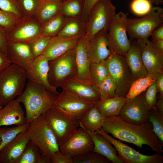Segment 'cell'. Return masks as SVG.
I'll return each instance as SVG.
<instances>
[{"label":"cell","mask_w":163,"mask_h":163,"mask_svg":"<svg viewBox=\"0 0 163 163\" xmlns=\"http://www.w3.org/2000/svg\"><path fill=\"white\" fill-rule=\"evenodd\" d=\"M151 3L155 5L162 4L163 3V0H148Z\"/></svg>","instance_id":"cell-54"},{"label":"cell","mask_w":163,"mask_h":163,"mask_svg":"<svg viewBox=\"0 0 163 163\" xmlns=\"http://www.w3.org/2000/svg\"><path fill=\"white\" fill-rule=\"evenodd\" d=\"M41 24L34 17L24 16L18 19L6 31L7 42L29 44L40 35Z\"/></svg>","instance_id":"cell-11"},{"label":"cell","mask_w":163,"mask_h":163,"mask_svg":"<svg viewBox=\"0 0 163 163\" xmlns=\"http://www.w3.org/2000/svg\"><path fill=\"white\" fill-rule=\"evenodd\" d=\"M67 18L60 12L42 24L39 36L52 37L57 36L62 28Z\"/></svg>","instance_id":"cell-31"},{"label":"cell","mask_w":163,"mask_h":163,"mask_svg":"<svg viewBox=\"0 0 163 163\" xmlns=\"http://www.w3.org/2000/svg\"><path fill=\"white\" fill-rule=\"evenodd\" d=\"M152 8L151 3L148 0H133L131 4L132 11L139 15H146Z\"/></svg>","instance_id":"cell-43"},{"label":"cell","mask_w":163,"mask_h":163,"mask_svg":"<svg viewBox=\"0 0 163 163\" xmlns=\"http://www.w3.org/2000/svg\"><path fill=\"white\" fill-rule=\"evenodd\" d=\"M11 64L6 55L0 50V73Z\"/></svg>","instance_id":"cell-49"},{"label":"cell","mask_w":163,"mask_h":163,"mask_svg":"<svg viewBox=\"0 0 163 163\" xmlns=\"http://www.w3.org/2000/svg\"><path fill=\"white\" fill-rule=\"evenodd\" d=\"M74 163H111L107 158L100 154L91 151L73 158Z\"/></svg>","instance_id":"cell-39"},{"label":"cell","mask_w":163,"mask_h":163,"mask_svg":"<svg viewBox=\"0 0 163 163\" xmlns=\"http://www.w3.org/2000/svg\"><path fill=\"white\" fill-rule=\"evenodd\" d=\"M28 130L30 141L38 147L42 155L51 158L59 150L54 135L42 115L30 123Z\"/></svg>","instance_id":"cell-7"},{"label":"cell","mask_w":163,"mask_h":163,"mask_svg":"<svg viewBox=\"0 0 163 163\" xmlns=\"http://www.w3.org/2000/svg\"><path fill=\"white\" fill-rule=\"evenodd\" d=\"M151 36L152 41L163 39V24L155 28L152 31Z\"/></svg>","instance_id":"cell-51"},{"label":"cell","mask_w":163,"mask_h":163,"mask_svg":"<svg viewBox=\"0 0 163 163\" xmlns=\"http://www.w3.org/2000/svg\"><path fill=\"white\" fill-rule=\"evenodd\" d=\"M108 30H102L89 40L87 52L91 63H98L104 60L111 51L108 47Z\"/></svg>","instance_id":"cell-20"},{"label":"cell","mask_w":163,"mask_h":163,"mask_svg":"<svg viewBox=\"0 0 163 163\" xmlns=\"http://www.w3.org/2000/svg\"><path fill=\"white\" fill-rule=\"evenodd\" d=\"M94 104L62 91L58 95L53 107L79 120Z\"/></svg>","instance_id":"cell-16"},{"label":"cell","mask_w":163,"mask_h":163,"mask_svg":"<svg viewBox=\"0 0 163 163\" xmlns=\"http://www.w3.org/2000/svg\"><path fill=\"white\" fill-rule=\"evenodd\" d=\"M102 129L114 138L132 143L139 148L142 149L143 145H145L157 153L163 152V142L155 134L151 123L149 122L137 125L113 116L105 118Z\"/></svg>","instance_id":"cell-1"},{"label":"cell","mask_w":163,"mask_h":163,"mask_svg":"<svg viewBox=\"0 0 163 163\" xmlns=\"http://www.w3.org/2000/svg\"><path fill=\"white\" fill-rule=\"evenodd\" d=\"M163 24V9L154 7L142 18H128L127 32L131 40L148 38L155 28Z\"/></svg>","instance_id":"cell-8"},{"label":"cell","mask_w":163,"mask_h":163,"mask_svg":"<svg viewBox=\"0 0 163 163\" xmlns=\"http://www.w3.org/2000/svg\"><path fill=\"white\" fill-rule=\"evenodd\" d=\"M30 123L12 127L0 128V150L11 141L20 132L28 129Z\"/></svg>","instance_id":"cell-33"},{"label":"cell","mask_w":163,"mask_h":163,"mask_svg":"<svg viewBox=\"0 0 163 163\" xmlns=\"http://www.w3.org/2000/svg\"><path fill=\"white\" fill-rule=\"evenodd\" d=\"M0 9L14 15L18 18L24 16L17 0H0Z\"/></svg>","instance_id":"cell-42"},{"label":"cell","mask_w":163,"mask_h":163,"mask_svg":"<svg viewBox=\"0 0 163 163\" xmlns=\"http://www.w3.org/2000/svg\"><path fill=\"white\" fill-rule=\"evenodd\" d=\"M124 56L131 71L134 81L148 75L136 41L134 40H131L129 48Z\"/></svg>","instance_id":"cell-25"},{"label":"cell","mask_w":163,"mask_h":163,"mask_svg":"<svg viewBox=\"0 0 163 163\" xmlns=\"http://www.w3.org/2000/svg\"><path fill=\"white\" fill-rule=\"evenodd\" d=\"M101 97V100L114 97L116 96V88L115 82L109 75L97 86Z\"/></svg>","instance_id":"cell-38"},{"label":"cell","mask_w":163,"mask_h":163,"mask_svg":"<svg viewBox=\"0 0 163 163\" xmlns=\"http://www.w3.org/2000/svg\"><path fill=\"white\" fill-rule=\"evenodd\" d=\"M24 16L34 17L39 5V0H17Z\"/></svg>","instance_id":"cell-41"},{"label":"cell","mask_w":163,"mask_h":163,"mask_svg":"<svg viewBox=\"0 0 163 163\" xmlns=\"http://www.w3.org/2000/svg\"><path fill=\"white\" fill-rule=\"evenodd\" d=\"M155 81L149 75L135 80L131 85L126 97L133 98L145 91Z\"/></svg>","instance_id":"cell-36"},{"label":"cell","mask_w":163,"mask_h":163,"mask_svg":"<svg viewBox=\"0 0 163 163\" xmlns=\"http://www.w3.org/2000/svg\"><path fill=\"white\" fill-rule=\"evenodd\" d=\"M158 90V92L159 93V95L163 96V72L158 74L155 78Z\"/></svg>","instance_id":"cell-50"},{"label":"cell","mask_w":163,"mask_h":163,"mask_svg":"<svg viewBox=\"0 0 163 163\" xmlns=\"http://www.w3.org/2000/svg\"><path fill=\"white\" fill-rule=\"evenodd\" d=\"M87 23L80 17L67 18L66 22L58 36L72 37L86 35Z\"/></svg>","instance_id":"cell-30"},{"label":"cell","mask_w":163,"mask_h":163,"mask_svg":"<svg viewBox=\"0 0 163 163\" xmlns=\"http://www.w3.org/2000/svg\"><path fill=\"white\" fill-rule=\"evenodd\" d=\"M155 107L158 112L163 115V96L159 95L158 99L157 98Z\"/></svg>","instance_id":"cell-52"},{"label":"cell","mask_w":163,"mask_h":163,"mask_svg":"<svg viewBox=\"0 0 163 163\" xmlns=\"http://www.w3.org/2000/svg\"><path fill=\"white\" fill-rule=\"evenodd\" d=\"M115 96L113 98L103 100L94 104L100 112L105 118L119 116L121 110L128 99Z\"/></svg>","instance_id":"cell-29"},{"label":"cell","mask_w":163,"mask_h":163,"mask_svg":"<svg viewBox=\"0 0 163 163\" xmlns=\"http://www.w3.org/2000/svg\"><path fill=\"white\" fill-rule=\"evenodd\" d=\"M93 148V142L89 133L80 126L59 146V150L62 153L72 158L92 151Z\"/></svg>","instance_id":"cell-15"},{"label":"cell","mask_w":163,"mask_h":163,"mask_svg":"<svg viewBox=\"0 0 163 163\" xmlns=\"http://www.w3.org/2000/svg\"><path fill=\"white\" fill-rule=\"evenodd\" d=\"M89 40L86 35L81 36L75 46V59L77 71L75 78L85 83L94 84L91 75V62L87 52V47Z\"/></svg>","instance_id":"cell-17"},{"label":"cell","mask_w":163,"mask_h":163,"mask_svg":"<svg viewBox=\"0 0 163 163\" xmlns=\"http://www.w3.org/2000/svg\"><path fill=\"white\" fill-rule=\"evenodd\" d=\"M85 3V0H65L62 1L60 13L66 18H81Z\"/></svg>","instance_id":"cell-32"},{"label":"cell","mask_w":163,"mask_h":163,"mask_svg":"<svg viewBox=\"0 0 163 163\" xmlns=\"http://www.w3.org/2000/svg\"><path fill=\"white\" fill-rule=\"evenodd\" d=\"M65 0H63V1H65Z\"/></svg>","instance_id":"cell-56"},{"label":"cell","mask_w":163,"mask_h":163,"mask_svg":"<svg viewBox=\"0 0 163 163\" xmlns=\"http://www.w3.org/2000/svg\"><path fill=\"white\" fill-rule=\"evenodd\" d=\"M63 0H39L34 17L41 24L60 12Z\"/></svg>","instance_id":"cell-27"},{"label":"cell","mask_w":163,"mask_h":163,"mask_svg":"<svg viewBox=\"0 0 163 163\" xmlns=\"http://www.w3.org/2000/svg\"><path fill=\"white\" fill-rule=\"evenodd\" d=\"M52 37L39 36L29 43L34 59L41 54L49 43Z\"/></svg>","instance_id":"cell-40"},{"label":"cell","mask_w":163,"mask_h":163,"mask_svg":"<svg viewBox=\"0 0 163 163\" xmlns=\"http://www.w3.org/2000/svg\"><path fill=\"white\" fill-rule=\"evenodd\" d=\"M49 83L56 88L61 87L67 81L75 78L77 74L75 48L57 58L49 61Z\"/></svg>","instance_id":"cell-6"},{"label":"cell","mask_w":163,"mask_h":163,"mask_svg":"<svg viewBox=\"0 0 163 163\" xmlns=\"http://www.w3.org/2000/svg\"><path fill=\"white\" fill-rule=\"evenodd\" d=\"M145 91L133 98H128L119 117L129 123L139 125L148 122L149 109L145 102Z\"/></svg>","instance_id":"cell-14"},{"label":"cell","mask_w":163,"mask_h":163,"mask_svg":"<svg viewBox=\"0 0 163 163\" xmlns=\"http://www.w3.org/2000/svg\"><path fill=\"white\" fill-rule=\"evenodd\" d=\"M42 115L53 131L59 146L80 127L79 120L54 107Z\"/></svg>","instance_id":"cell-4"},{"label":"cell","mask_w":163,"mask_h":163,"mask_svg":"<svg viewBox=\"0 0 163 163\" xmlns=\"http://www.w3.org/2000/svg\"><path fill=\"white\" fill-rule=\"evenodd\" d=\"M128 14L122 11L116 13L110 23L108 32L109 49L123 56L129 49L131 42L126 34Z\"/></svg>","instance_id":"cell-9"},{"label":"cell","mask_w":163,"mask_h":163,"mask_svg":"<svg viewBox=\"0 0 163 163\" xmlns=\"http://www.w3.org/2000/svg\"><path fill=\"white\" fill-rule=\"evenodd\" d=\"M88 132L93 142L92 151L104 156L112 163H123L117 155L116 149L109 140L96 132Z\"/></svg>","instance_id":"cell-26"},{"label":"cell","mask_w":163,"mask_h":163,"mask_svg":"<svg viewBox=\"0 0 163 163\" xmlns=\"http://www.w3.org/2000/svg\"><path fill=\"white\" fill-rule=\"evenodd\" d=\"M41 155L38 147L30 140L15 163H39Z\"/></svg>","instance_id":"cell-34"},{"label":"cell","mask_w":163,"mask_h":163,"mask_svg":"<svg viewBox=\"0 0 163 163\" xmlns=\"http://www.w3.org/2000/svg\"><path fill=\"white\" fill-rule=\"evenodd\" d=\"M136 42L148 75L155 80L158 74L163 72V52L148 38L138 39Z\"/></svg>","instance_id":"cell-13"},{"label":"cell","mask_w":163,"mask_h":163,"mask_svg":"<svg viewBox=\"0 0 163 163\" xmlns=\"http://www.w3.org/2000/svg\"><path fill=\"white\" fill-rule=\"evenodd\" d=\"M49 61L43 55L34 59L30 69L27 71V78L29 80L44 87L49 91L58 95L57 88L49 83L48 75Z\"/></svg>","instance_id":"cell-18"},{"label":"cell","mask_w":163,"mask_h":163,"mask_svg":"<svg viewBox=\"0 0 163 163\" xmlns=\"http://www.w3.org/2000/svg\"><path fill=\"white\" fill-rule=\"evenodd\" d=\"M58 95L29 80L24 90L16 99L24 106L26 123H30L51 109Z\"/></svg>","instance_id":"cell-2"},{"label":"cell","mask_w":163,"mask_h":163,"mask_svg":"<svg viewBox=\"0 0 163 163\" xmlns=\"http://www.w3.org/2000/svg\"><path fill=\"white\" fill-rule=\"evenodd\" d=\"M30 140L28 129L19 133L8 144L0 150V163H15Z\"/></svg>","instance_id":"cell-22"},{"label":"cell","mask_w":163,"mask_h":163,"mask_svg":"<svg viewBox=\"0 0 163 163\" xmlns=\"http://www.w3.org/2000/svg\"><path fill=\"white\" fill-rule=\"evenodd\" d=\"M61 87L62 91L94 104L101 100L98 88L94 84L85 83L74 78L67 81Z\"/></svg>","instance_id":"cell-21"},{"label":"cell","mask_w":163,"mask_h":163,"mask_svg":"<svg viewBox=\"0 0 163 163\" xmlns=\"http://www.w3.org/2000/svg\"><path fill=\"white\" fill-rule=\"evenodd\" d=\"M5 55L11 64L26 71L30 69L34 59L27 43L8 42Z\"/></svg>","instance_id":"cell-19"},{"label":"cell","mask_w":163,"mask_h":163,"mask_svg":"<svg viewBox=\"0 0 163 163\" xmlns=\"http://www.w3.org/2000/svg\"><path fill=\"white\" fill-rule=\"evenodd\" d=\"M51 159V163H74L73 158L66 156L60 150L56 152Z\"/></svg>","instance_id":"cell-46"},{"label":"cell","mask_w":163,"mask_h":163,"mask_svg":"<svg viewBox=\"0 0 163 163\" xmlns=\"http://www.w3.org/2000/svg\"><path fill=\"white\" fill-rule=\"evenodd\" d=\"M99 0H85L84 8L83 13L81 17L82 21L87 23L91 8Z\"/></svg>","instance_id":"cell-47"},{"label":"cell","mask_w":163,"mask_h":163,"mask_svg":"<svg viewBox=\"0 0 163 163\" xmlns=\"http://www.w3.org/2000/svg\"><path fill=\"white\" fill-rule=\"evenodd\" d=\"M7 43L6 31L0 27V50L5 55Z\"/></svg>","instance_id":"cell-48"},{"label":"cell","mask_w":163,"mask_h":163,"mask_svg":"<svg viewBox=\"0 0 163 163\" xmlns=\"http://www.w3.org/2000/svg\"><path fill=\"white\" fill-rule=\"evenodd\" d=\"M116 9L111 0H99L94 5L87 22L86 36L89 40L100 30H108L110 23L116 14Z\"/></svg>","instance_id":"cell-10"},{"label":"cell","mask_w":163,"mask_h":163,"mask_svg":"<svg viewBox=\"0 0 163 163\" xmlns=\"http://www.w3.org/2000/svg\"><path fill=\"white\" fill-rule=\"evenodd\" d=\"M27 79V71L12 64L0 73V106L22 94Z\"/></svg>","instance_id":"cell-3"},{"label":"cell","mask_w":163,"mask_h":163,"mask_svg":"<svg viewBox=\"0 0 163 163\" xmlns=\"http://www.w3.org/2000/svg\"><path fill=\"white\" fill-rule=\"evenodd\" d=\"M152 41L158 48L161 52H163V39L157 40Z\"/></svg>","instance_id":"cell-53"},{"label":"cell","mask_w":163,"mask_h":163,"mask_svg":"<svg viewBox=\"0 0 163 163\" xmlns=\"http://www.w3.org/2000/svg\"><path fill=\"white\" fill-rule=\"evenodd\" d=\"M148 122L151 123L154 132L163 142V115L158 112L155 107L149 110Z\"/></svg>","instance_id":"cell-37"},{"label":"cell","mask_w":163,"mask_h":163,"mask_svg":"<svg viewBox=\"0 0 163 163\" xmlns=\"http://www.w3.org/2000/svg\"><path fill=\"white\" fill-rule=\"evenodd\" d=\"M96 132L109 140L116 148L117 155L123 163H162L163 156L158 153L152 155L140 153L135 149L113 138L102 128Z\"/></svg>","instance_id":"cell-12"},{"label":"cell","mask_w":163,"mask_h":163,"mask_svg":"<svg viewBox=\"0 0 163 163\" xmlns=\"http://www.w3.org/2000/svg\"><path fill=\"white\" fill-rule=\"evenodd\" d=\"M158 90L155 81L150 85L145 91V98L149 109L155 107Z\"/></svg>","instance_id":"cell-44"},{"label":"cell","mask_w":163,"mask_h":163,"mask_svg":"<svg viewBox=\"0 0 163 163\" xmlns=\"http://www.w3.org/2000/svg\"><path fill=\"white\" fill-rule=\"evenodd\" d=\"M81 37L57 36L53 37L41 54L45 56L49 61L57 58L75 48Z\"/></svg>","instance_id":"cell-23"},{"label":"cell","mask_w":163,"mask_h":163,"mask_svg":"<svg viewBox=\"0 0 163 163\" xmlns=\"http://www.w3.org/2000/svg\"><path fill=\"white\" fill-rule=\"evenodd\" d=\"M26 123L24 112L16 99L0 109V127L12 125L21 126Z\"/></svg>","instance_id":"cell-24"},{"label":"cell","mask_w":163,"mask_h":163,"mask_svg":"<svg viewBox=\"0 0 163 163\" xmlns=\"http://www.w3.org/2000/svg\"><path fill=\"white\" fill-rule=\"evenodd\" d=\"M90 69L93 82L97 86L109 75L105 60L91 63Z\"/></svg>","instance_id":"cell-35"},{"label":"cell","mask_w":163,"mask_h":163,"mask_svg":"<svg viewBox=\"0 0 163 163\" xmlns=\"http://www.w3.org/2000/svg\"><path fill=\"white\" fill-rule=\"evenodd\" d=\"M14 15L0 9V27L7 31L18 20Z\"/></svg>","instance_id":"cell-45"},{"label":"cell","mask_w":163,"mask_h":163,"mask_svg":"<svg viewBox=\"0 0 163 163\" xmlns=\"http://www.w3.org/2000/svg\"><path fill=\"white\" fill-rule=\"evenodd\" d=\"M3 106L0 105V109H1L3 107Z\"/></svg>","instance_id":"cell-55"},{"label":"cell","mask_w":163,"mask_h":163,"mask_svg":"<svg viewBox=\"0 0 163 163\" xmlns=\"http://www.w3.org/2000/svg\"><path fill=\"white\" fill-rule=\"evenodd\" d=\"M105 118L94 104L79 120L80 126L88 132H96L102 128Z\"/></svg>","instance_id":"cell-28"},{"label":"cell","mask_w":163,"mask_h":163,"mask_svg":"<svg viewBox=\"0 0 163 163\" xmlns=\"http://www.w3.org/2000/svg\"><path fill=\"white\" fill-rule=\"evenodd\" d=\"M105 61L109 75L115 82L116 96L126 97L134 81L124 56L111 52Z\"/></svg>","instance_id":"cell-5"}]
</instances>
